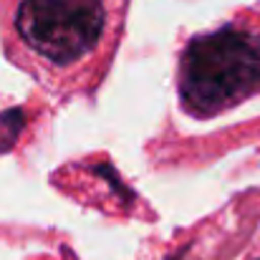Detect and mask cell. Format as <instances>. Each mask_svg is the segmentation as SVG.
<instances>
[{"mask_svg": "<svg viewBox=\"0 0 260 260\" xmlns=\"http://www.w3.org/2000/svg\"><path fill=\"white\" fill-rule=\"evenodd\" d=\"M121 15L124 0H18L13 28L46 74L79 88L106 63Z\"/></svg>", "mask_w": 260, "mask_h": 260, "instance_id": "cell-1", "label": "cell"}, {"mask_svg": "<svg viewBox=\"0 0 260 260\" xmlns=\"http://www.w3.org/2000/svg\"><path fill=\"white\" fill-rule=\"evenodd\" d=\"M23 124H25V116H23V109H8L0 114V152H8L18 134L23 132Z\"/></svg>", "mask_w": 260, "mask_h": 260, "instance_id": "cell-3", "label": "cell"}, {"mask_svg": "<svg viewBox=\"0 0 260 260\" xmlns=\"http://www.w3.org/2000/svg\"><path fill=\"white\" fill-rule=\"evenodd\" d=\"M260 91V28L222 25L189 41L179 58V99L192 116H212Z\"/></svg>", "mask_w": 260, "mask_h": 260, "instance_id": "cell-2", "label": "cell"}]
</instances>
